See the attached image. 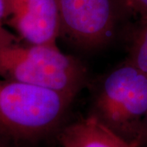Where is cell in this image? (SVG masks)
Returning a JSON list of instances; mask_svg holds the SVG:
<instances>
[{
  "instance_id": "cell-10",
  "label": "cell",
  "mask_w": 147,
  "mask_h": 147,
  "mask_svg": "<svg viewBox=\"0 0 147 147\" xmlns=\"http://www.w3.org/2000/svg\"><path fill=\"white\" fill-rule=\"evenodd\" d=\"M133 147H147V111L142 119L139 130L132 144Z\"/></svg>"
},
{
  "instance_id": "cell-3",
  "label": "cell",
  "mask_w": 147,
  "mask_h": 147,
  "mask_svg": "<svg viewBox=\"0 0 147 147\" xmlns=\"http://www.w3.org/2000/svg\"><path fill=\"white\" fill-rule=\"evenodd\" d=\"M146 111L147 73L126 61L100 83L91 115L132 146Z\"/></svg>"
},
{
  "instance_id": "cell-8",
  "label": "cell",
  "mask_w": 147,
  "mask_h": 147,
  "mask_svg": "<svg viewBox=\"0 0 147 147\" xmlns=\"http://www.w3.org/2000/svg\"><path fill=\"white\" fill-rule=\"evenodd\" d=\"M16 42L14 35L5 26V0H0V46Z\"/></svg>"
},
{
  "instance_id": "cell-5",
  "label": "cell",
  "mask_w": 147,
  "mask_h": 147,
  "mask_svg": "<svg viewBox=\"0 0 147 147\" xmlns=\"http://www.w3.org/2000/svg\"><path fill=\"white\" fill-rule=\"evenodd\" d=\"M5 21L29 44L57 45L58 0H5Z\"/></svg>"
},
{
  "instance_id": "cell-4",
  "label": "cell",
  "mask_w": 147,
  "mask_h": 147,
  "mask_svg": "<svg viewBox=\"0 0 147 147\" xmlns=\"http://www.w3.org/2000/svg\"><path fill=\"white\" fill-rule=\"evenodd\" d=\"M61 33L85 48L110 41L116 22L113 0H58Z\"/></svg>"
},
{
  "instance_id": "cell-1",
  "label": "cell",
  "mask_w": 147,
  "mask_h": 147,
  "mask_svg": "<svg viewBox=\"0 0 147 147\" xmlns=\"http://www.w3.org/2000/svg\"><path fill=\"white\" fill-rule=\"evenodd\" d=\"M74 96L30 84L0 79V136L36 142L61 125Z\"/></svg>"
},
{
  "instance_id": "cell-6",
  "label": "cell",
  "mask_w": 147,
  "mask_h": 147,
  "mask_svg": "<svg viewBox=\"0 0 147 147\" xmlns=\"http://www.w3.org/2000/svg\"><path fill=\"white\" fill-rule=\"evenodd\" d=\"M60 142L62 147H133L92 115L65 127Z\"/></svg>"
},
{
  "instance_id": "cell-2",
  "label": "cell",
  "mask_w": 147,
  "mask_h": 147,
  "mask_svg": "<svg viewBox=\"0 0 147 147\" xmlns=\"http://www.w3.org/2000/svg\"><path fill=\"white\" fill-rule=\"evenodd\" d=\"M0 79L55 90L75 97L86 80L84 65L57 45L0 46Z\"/></svg>"
},
{
  "instance_id": "cell-9",
  "label": "cell",
  "mask_w": 147,
  "mask_h": 147,
  "mask_svg": "<svg viewBox=\"0 0 147 147\" xmlns=\"http://www.w3.org/2000/svg\"><path fill=\"white\" fill-rule=\"evenodd\" d=\"M123 4L142 21L147 20V0H121Z\"/></svg>"
},
{
  "instance_id": "cell-7",
  "label": "cell",
  "mask_w": 147,
  "mask_h": 147,
  "mask_svg": "<svg viewBox=\"0 0 147 147\" xmlns=\"http://www.w3.org/2000/svg\"><path fill=\"white\" fill-rule=\"evenodd\" d=\"M126 61L147 73V20L134 33Z\"/></svg>"
}]
</instances>
